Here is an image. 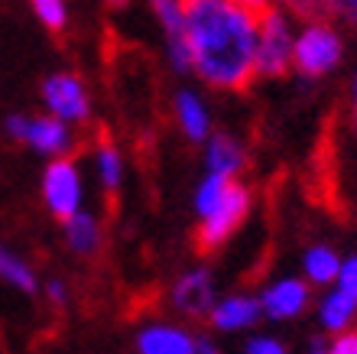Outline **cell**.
I'll return each instance as SVG.
<instances>
[{"label": "cell", "mask_w": 357, "mask_h": 354, "mask_svg": "<svg viewBox=\"0 0 357 354\" xmlns=\"http://www.w3.org/2000/svg\"><path fill=\"white\" fill-rule=\"evenodd\" d=\"M46 296H49V302H52V306H66V299H68L66 283H62V280H49L46 283Z\"/></svg>", "instance_id": "484cf974"}, {"label": "cell", "mask_w": 357, "mask_h": 354, "mask_svg": "<svg viewBox=\"0 0 357 354\" xmlns=\"http://www.w3.org/2000/svg\"><path fill=\"white\" fill-rule=\"evenodd\" d=\"M215 276L208 267H195V270L182 273L172 286V306L188 318H202L215 306Z\"/></svg>", "instance_id": "ba28073f"}, {"label": "cell", "mask_w": 357, "mask_h": 354, "mask_svg": "<svg viewBox=\"0 0 357 354\" xmlns=\"http://www.w3.org/2000/svg\"><path fill=\"white\" fill-rule=\"evenodd\" d=\"M312 351H315V354H325V351H331V338H321V335H315V338H312Z\"/></svg>", "instance_id": "4316f807"}, {"label": "cell", "mask_w": 357, "mask_h": 354, "mask_svg": "<svg viewBox=\"0 0 357 354\" xmlns=\"http://www.w3.org/2000/svg\"><path fill=\"white\" fill-rule=\"evenodd\" d=\"M62 231H66L68 251L78 253V257H94L104 244L101 224H98V218H94L91 212H85V208H78L75 214H68L66 221H62Z\"/></svg>", "instance_id": "5bb4252c"}, {"label": "cell", "mask_w": 357, "mask_h": 354, "mask_svg": "<svg viewBox=\"0 0 357 354\" xmlns=\"http://www.w3.org/2000/svg\"><path fill=\"white\" fill-rule=\"evenodd\" d=\"M94 163H98V179L107 192H117L123 182V159L121 149L114 147L111 140H101L98 149H94Z\"/></svg>", "instance_id": "d6986e66"}, {"label": "cell", "mask_w": 357, "mask_h": 354, "mask_svg": "<svg viewBox=\"0 0 357 354\" xmlns=\"http://www.w3.org/2000/svg\"><path fill=\"white\" fill-rule=\"evenodd\" d=\"M192 72L218 91H244L257 78V13L237 0H185Z\"/></svg>", "instance_id": "6da1fadb"}, {"label": "cell", "mask_w": 357, "mask_h": 354, "mask_svg": "<svg viewBox=\"0 0 357 354\" xmlns=\"http://www.w3.org/2000/svg\"><path fill=\"white\" fill-rule=\"evenodd\" d=\"M331 13H338L341 20H348L351 27H357V0H335Z\"/></svg>", "instance_id": "d4e9b609"}, {"label": "cell", "mask_w": 357, "mask_h": 354, "mask_svg": "<svg viewBox=\"0 0 357 354\" xmlns=\"http://www.w3.org/2000/svg\"><path fill=\"white\" fill-rule=\"evenodd\" d=\"M198 251H218L250 214V189L237 176L208 172L195 192Z\"/></svg>", "instance_id": "7a4b0ae2"}, {"label": "cell", "mask_w": 357, "mask_h": 354, "mask_svg": "<svg viewBox=\"0 0 357 354\" xmlns=\"http://www.w3.org/2000/svg\"><path fill=\"white\" fill-rule=\"evenodd\" d=\"M101 3H107V7H111V10H121V7H127L130 0H101Z\"/></svg>", "instance_id": "f546056e"}, {"label": "cell", "mask_w": 357, "mask_h": 354, "mask_svg": "<svg viewBox=\"0 0 357 354\" xmlns=\"http://www.w3.org/2000/svg\"><path fill=\"white\" fill-rule=\"evenodd\" d=\"M338 286L344 289V293H351V296L357 299V253H354V257H348V260H341V270H338Z\"/></svg>", "instance_id": "cb8c5ba5"}, {"label": "cell", "mask_w": 357, "mask_h": 354, "mask_svg": "<svg viewBox=\"0 0 357 354\" xmlns=\"http://www.w3.org/2000/svg\"><path fill=\"white\" fill-rule=\"evenodd\" d=\"M302 270H305V280L315 283V286H331V283H338L341 257L331 251V247L319 244V247L305 251V257H302Z\"/></svg>", "instance_id": "e0dca14e"}, {"label": "cell", "mask_w": 357, "mask_h": 354, "mask_svg": "<svg viewBox=\"0 0 357 354\" xmlns=\"http://www.w3.org/2000/svg\"><path fill=\"white\" fill-rule=\"evenodd\" d=\"M309 283L296 280V276H282L260 293V306H264V316L273 322H289L309 309Z\"/></svg>", "instance_id": "9c48e42d"}, {"label": "cell", "mask_w": 357, "mask_h": 354, "mask_svg": "<svg viewBox=\"0 0 357 354\" xmlns=\"http://www.w3.org/2000/svg\"><path fill=\"white\" fill-rule=\"evenodd\" d=\"M0 280L10 283L13 289H20V293H26V296H33L39 289L36 283V273H33V267H29L23 257H17V253H10L3 244H0Z\"/></svg>", "instance_id": "ac0fdd59"}, {"label": "cell", "mask_w": 357, "mask_h": 354, "mask_svg": "<svg viewBox=\"0 0 357 354\" xmlns=\"http://www.w3.org/2000/svg\"><path fill=\"white\" fill-rule=\"evenodd\" d=\"M328 354H357V328H341L331 335V351Z\"/></svg>", "instance_id": "603a6c76"}, {"label": "cell", "mask_w": 357, "mask_h": 354, "mask_svg": "<svg viewBox=\"0 0 357 354\" xmlns=\"http://www.w3.org/2000/svg\"><path fill=\"white\" fill-rule=\"evenodd\" d=\"M354 318H357V299L351 293H344L341 286H335L319 302V325L325 332H331V335L341 332V328H348Z\"/></svg>", "instance_id": "2e32d148"}, {"label": "cell", "mask_w": 357, "mask_h": 354, "mask_svg": "<svg viewBox=\"0 0 357 354\" xmlns=\"http://www.w3.org/2000/svg\"><path fill=\"white\" fill-rule=\"evenodd\" d=\"M237 3H244L247 10H254V13H260V10L273 7V0H237Z\"/></svg>", "instance_id": "83f0119b"}, {"label": "cell", "mask_w": 357, "mask_h": 354, "mask_svg": "<svg viewBox=\"0 0 357 354\" xmlns=\"http://www.w3.org/2000/svg\"><path fill=\"white\" fill-rule=\"evenodd\" d=\"M247 354H286V345H282L280 338H273V335H257L250 338L244 345Z\"/></svg>", "instance_id": "7402d4cb"}, {"label": "cell", "mask_w": 357, "mask_h": 354, "mask_svg": "<svg viewBox=\"0 0 357 354\" xmlns=\"http://www.w3.org/2000/svg\"><path fill=\"white\" fill-rule=\"evenodd\" d=\"M292 20L282 7L257 13V78H282L292 68Z\"/></svg>", "instance_id": "277c9868"}, {"label": "cell", "mask_w": 357, "mask_h": 354, "mask_svg": "<svg viewBox=\"0 0 357 354\" xmlns=\"http://www.w3.org/2000/svg\"><path fill=\"white\" fill-rule=\"evenodd\" d=\"M282 3H286V10L296 13V17L321 20L331 13V3H335V0H282Z\"/></svg>", "instance_id": "44dd1931"}, {"label": "cell", "mask_w": 357, "mask_h": 354, "mask_svg": "<svg viewBox=\"0 0 357 354\" xmlns=\"http://www.w3.org/2000/svg\"><path fill=\"white\" fill-rule=\"evenodd\" d=\"M29 3H33L39 23L46 29H52V33H62V29H66V23H68L66 0H29Z\"/></svg>", "instance_id": "ffe728a7"}, {"label": "cell", "mask_w": 357, "mask_h": 354, "mask_svg": "<svg viewBox=\"0 0 357 354\" xmlns=\"http://www.w3.org/2000/svg\"><path fill=\"white\" fill-rule=\"evenodd\" d=\"M260 316H264L260 299L244 296V293L215 299V306L208 312V318H211V325H215L218 332H244V328H250Z\"/></svg>", "instance_id": "8fae6325"}, {"label": "cell", "mask_w": 357, "mask_h": 354, "mask_svg": "<svg viewBox=\"0 0 357 354\" xmlns=\"http://www.w3.org/2000/svg\"><path fill=\"white\" fill-rule=\"evenodd\" d=\"M205 163H208V172L241 176L247 166V153L234 137H227V133H211V137H208V147H205Z\"/></svg>", "instance_id": "9a60e30c"}, {"label": "cell", "mask_w": 357, "mask_h": 354, "mask_svg": "<svg viewBox=\"0 0 357 354\" xmlns=\"http://www.w3.org/2000/svg\"><path fill=\"white\" fill-rule=\"evenodd\" d=\"M43 101L49 114L62 117L66 124H85L91 117V98L85 82L72 72H56L43 82Z\"/></svg>", "instance_id": "8992f818"}, {"label": "cell", "mask_w": 357, "mask_h": 354, "mask_svg": "<svg viewBox=\"0 0 357 354\" xmlns=\"http://www.w3.org/2000/svg\"><path fill=\"white\" fill-rule=\"evenodd\" d=\"M344 59V39L331 23L321 20H309L305 27L296 33L292 43V68L302 78H321V75L335 72Z\"/></svg>", "instance_id": "3957f363"}, {"label": "cell", "mask_w": 357, "mask_h": 354, "mask_svg": "<svg viewBox=\"0 0 357 354\" xmlns=\"http://www.w3.org/2000/svg\"><path fill=\"white\" fill-rule=\"evenodd\" d=\"M85 189H82V169L75 159L68 156H52L46 172H43V202L59 221H66L68 214H75L82 208Z\"/></svg>", "instance_id": "5b68a950"}, {"label": "cell", "mask_w": 357, "mask_h": 354, "mask_svg": "<svg viewBox=\"0 0 357 354\" xmlns=\"http://www.w3.org/2000/svg\"><path fill=\"white\" fill-rule=\"evenodd\" d=\"M140 354H195V335L176 325H146L137 335Z\"/></svg>", "instance_id": "7c38bea8"}, {"label": "cell", "mask_w": 357, "mask_h": 354, "mask_svg": "<svg viewBox=\"0 0 357 354\" xmlns=\"http://www.w3.org/2000/svg\"><path fill=\"white\" fill-rule=\"evenodd\" d=\"M351 117H354V127H357V72L351 78Z\"/></svg>", "instance_id": "f1b7e54d"}, {"label": "cell", "mask_w": 357, "mask_h": 354, "mask_svg": "<svg viewBox=\"0 0 357 354\" xmlns=\"http://www.w3.org/2000/svg\"><path fill=\"white\" fill-rule=\"evenodd\" d=\"M23 143L33 147L43 156H66L75 147L72 127L56 114H43V117H26V131H23Z\"/></svg>", "instance_id": "30bf717a"}, {"label": "cell", "mask_w": 357, "mask_h": 354, "mask_svg": "<svg viewBox=\"0 0 357 354\" xmlns=\"http://www.w3.org/2000/svg\"><path fill=\"white\" fill-rule=\"evenodd\" d=\"M172 111H176L178 131L192 143H205L211 137V114H208V104L195 91H178L176 101H172Z\"/></svg>", "instance_id": "4fadbf2b"}, {"label": "cell", "mask_w": 357, "mask_h": 354, "mask_svg": "<svg viewBox=\"0 0 357 354\" xmlns=\"http://www.w3.org/2000/svg\"><path fill=\"white\" fill-rule=\"evenodd\" d=\"M153 17L166 33V56L176 72H192V52L185 36V0H150Z\"/></svg>", "instance_id": "52a82bcc"}]
</instances>
